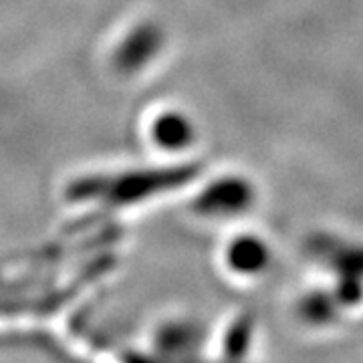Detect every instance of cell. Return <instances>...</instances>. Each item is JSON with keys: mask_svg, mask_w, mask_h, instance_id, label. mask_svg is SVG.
Returning a JSON list of instances; mask_svg holds the SVG:
<instances>
[{"mask_svg": "<svg viewBox=\"0 0 363 363\" xmlns=\"http://www.w3.org/2000/svg\"><path fill=\"white\" fill-rule=\"evenodd\" d=\"M363 295V289L359 285L357 277H343V281L337 286V297L341 303H355Z\"/></svg>", "mask_w": 363, "mask_h": 363, "instance_id": "obj_8", "label": "cell"}, {"mask_svg": "<svg viewBox=\"0 0 363 363\" xmlns=\"http://www.w3.org/2000/svg\"><path fill=\"white\" fill-rule=\"evenodd\" d=\"M250 329H252V321L250 319H242L238 321V325L233 329L230 339H228V351L234 355H240L242 351L247 350L248 337H250Z\"/></svg>", "mask_w": 363, "mask_h": 363, "instance_id": "obj_7", "label": "cell"}, {"mask_svg": "<svg viewBox=\"0 0 363 363\" xmlns=\"http://www.w3.org/2000/svg\"><path fill=\"white\" fill-rule=\"evenodd\" d=\"M252 204V186L242 178L212 182L196 200V210L206 216H236Z\"/></svg>", "mask_w": 363, "mask_h": 363, "instance_id": "obj_3", "label": "cell"}, {"mask_svg": "<svg viewBox=\"0 0 363 363\" xmlns=\"http://www.w3.org/2000/svg\"><path fill=\"white\" fill-rule=\"evenodd\" d=\"M301 313L311 323H327L329 319L335 317V303H333V298L329 297V295L313 293V295H309V297L303 301Z\"/></svg>", "mask_w": 363, "mask_h": 363, "instance_id": "obj_6", "label": "cell"}, {"mask_svg": "<svg viewBox=\"0 0 363 363\" xmlns=\"http://www.w3.org/2000/svg\"><path fill=\"white\" fill-rule=\"evenodd\" d=\"M198 174V166H178V168L131 169L123 174H101L83 176L67 186V200H104L113 206H128L143 202L160 192L180 188Z\"/></svg>", "mask_w": 363, "mask_h": 363, "instance_id": "obj_1", "label": "cell"}, {"mask_svg": "<svg viewBox=\"0 0 363 363\" xmlns=\"http://www.w3.org/2000/svg\"><path fill=\"white\" fill-rule=\"evenodd\" d=\"M164 47V33L154 23L133 26L125 39L117 45L113 52V65L117 71L133 75L140 73L156 59Z\"/></svg>", "mask_w": 363, "mask_h": 363, "instance_id": "obj_2", "label": "cell"}, {"mask_svg": "<svg viewBox=\"0 0 363 363\" xmlns=\"http://www.w3.org/2000/svg\"><path fill=\"white\" fill-rule=\"evenodd\" d=\"M269 247L257 236H238L228 247V262L238 272H259L269 264Z\"/></svg>", "mask_w": 363, "mask_h": 363, "instance_id": "obj_5", "label": "cell"}, {"mask_svg": "<svg viewBox=\"0 0 363 363\" xmlns=\"http://www.w3.org/2000/svg\"><path fill=\"white\" fill-rule=\"evenodd\" d=\"M152 138L162 150L180 152L194 142L196 130L188 116L180 111H166L152 123Z\"/></svg>", "mask_w": 363, "mask_h": 363, "instance_id": "obj_4", "label": "cell"}]
</instances>
